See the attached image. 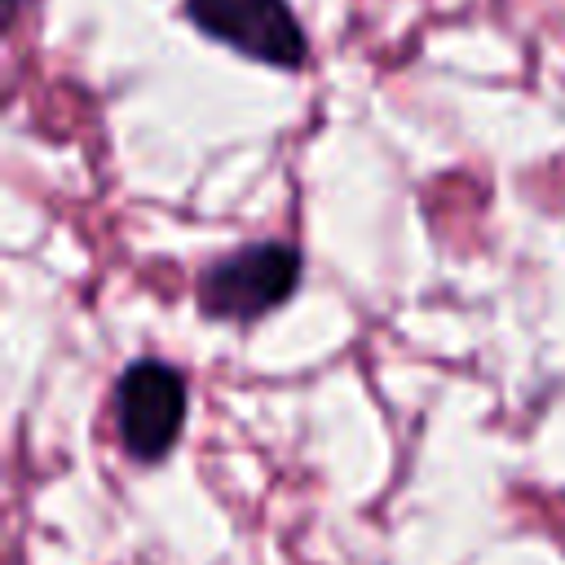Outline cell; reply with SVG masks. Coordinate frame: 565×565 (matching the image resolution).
Segmentation results:
<instances>
[{
	"label": "cell",
	"instance_id": "2",
	"mask_svg": "<svg viewBox=\"0 0 565 565\" xmlns=\"http://www.w3.org/2000/svg\"><path fill=\"white\" fill-rule=\"evenodd\" d=\"M185 9L212 40L256 62L282 71H296L305 62V31L287 0H185Z\"/></svg>",
	"mask_w": 565,
	"mask_h": 565
},
{
	"label": "cell",
	"instance_id": "3",
	"mask_svg": "<svg viewBox=\"0 0 565 565\" xmlns=\"http://www.w3.org/2000/svg\"><path fill=\"white\" fill-rule=\"evenodd\" d=\"M128 455L163 459L185 424V380L168 362H132L115 393Z\"/></svg>",
	"mask_w": 565,
	"mask_h": 565
},
{
	"label": "cell",
	"instance_id": "1",
	"mask_svg": "<svg viewBox=\"0 0 565 565\" xmlns=\"http://www.w3.org/2000/svg\"><path fill=\"white\" fill-rule=\"evenodd\" d=\"M296 282L300 252L291 243H247L199 278V305L207 318H260L278 309Z\"/></svg>",
	"mask_w": 565,
	"mask_h": 565
}]
</instances>
